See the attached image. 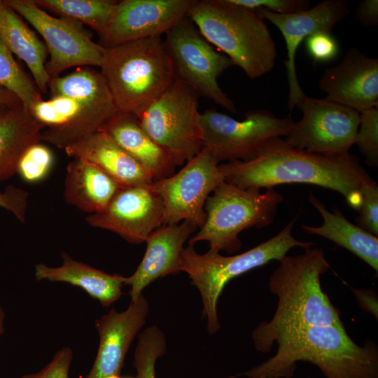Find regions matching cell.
Here are the masks:
<instances>
[{
    "instance_id": "5",
    "label": "cell",
    "mask_w": 378,
    "mask_h": 378,
    "mask_svg": "<svg viewBox=\"0 0 378 378\" xmlns=\"http://www.w3.org/2000/svg\"><path fill=\"white\" fill-rule=\"evenodd\" d=\"M187 16L248 78L261 77L274 67L275 42L264 20L254 10L230 0H195Z\"/></svg>"
},
{
    "instance_id": "28",
    "label": "cell",
    "mask_w": 378,
    "mask_h": 378,
    "mask_svg": "<svg viewBox=\"0 0 378 378\" xmlns=\"http://www.w3.org/2000/svg\"><path fill=\"white\" fill-rule=\"evenodd\" d=\"M45 11L80 24L99 36L103 32L117 1L112 0H34Z\"/></svg>"
},
{
    "instance_id": "37",
    "label": "cell",
    "mask_w": 378,
    "mask_h": 378,
    "mask_svg": "<svg viewBox=\"0 0 378 378\" xmlns=\"http://www.w3.org/2000/svg\"><path fill=\"white\" fill-rule=\"evenodd\" d=\"M28 192L13 185H8L0 191V207L11 212L20 222L26 219Z\"/></svg>"
},
{
    "instance_id": "15",
    "label": "cell",
    "mask_w": 378,
    "mask_h": 378,
    "mask_svg": "<svg viewBox=\"0 0 378 378\" xmlns=\"http://www.w3.org/2000/svg\"><path fill=\"white\" fill-rule=\"evenodd\" d=\"M195 0H122L116 2L99 44L110 48L165 34L186 16Z\"/></svg>"
},
{
    "instance_id": "12",
    "label": "cell",
    "mask_w": 378,
    "mask_h": 378,
    "mask_svg": "<svg viewBox=\"0 0 378 378\" xmlns=\"http://www.w3.org/2000/svg\"><path fill=\"white\" fill-rule=\"evenodd\" d=\"M4 1L43 38L49 55L46 68L50 79L74 66H100L104 48L91 39L82 24L53 16L34 0Z\"/></svg>"
},
{
    "instance_id": "11",
    "label": "cell",
    "mask_w": 378,
    "mask_h": 378,
    "mask_svg": "<svg viewBox=\"0 0 378 378\" xmlns=\"http://www.w3.org/2000/svg\"><path fill=\"white\" fill-rule=\"evenodd\" d=\"M294 120L266 110L251 111L238 120L215 108L200 113L203 148L218 162L254 158L270 139L286 136Z\"/></svg>"
},
{
    "instance_id": "9",
    "label": "cell",
    "mask_w": 378,
    "mask_h": 378,
    "mask_svg": "<svg viewBox=\"0 0 378 378\" xmlns=\"http://www.w3.org/2000/svg\"><path fill=\"white\" fill-rule=\"evenodd\" d=\"M199 94L177 80L138 116L144 132L173 159L183 164L203 148Z\"/></svg>"
},
{
    "instance_id": "19",
    "label": "cell",
    "mask_w": 378,
    "mask_h": 378,
    "mask_svg": "<svg viewBox=\"0 0 378 378\" xmlns=\"http://www.w3.org/2000/svg\"><path fill=\"white\" fill-rule=\"evenodd\" d=\"M318 84L326 99L358 112L378 106V59L351 48L325 71Z\"/></svg>"
},
{
    "instance_id": "10",
    "label": "cell",
    "mask_w": 378,
    "mask_h": 378,
    "mask_svg": "<svg viewBox=\"0 0 378 378\" xmlns=\"http://www.w3.org/2000/svg\"><path fill=\"white\" fill-rule=\"evenodd\" d=\"M164 43L170 58L174 78L194 89L231 113L234 103L222 90L219 76L234 65L225 55L217 52L186 15L166 34Z\"/></svg>"
},
{
    "instance_id": "29",
    "label": "cell",
    "mask_w": 378,
    "mask_h": 378,
    "mask_svg": "<svg viewBox=\"0 0 378 378\" xmlns=\"http://www.w3.org/2000/svg\"><path fill=\"white\" fill-rule=\"evenodd\" d=\"M0 86L16 95L29 113L32 106L42 99L33 78L20 66L1 38Z\"/></svg>"
},
{
    "instance_id": "40",
    "label": "cell",
    "mask_w": 378,
    "mask_h": 378,
    "mask_svg": "<svg viewBox=\"0 0 378 378\" xmlns=\"http://www.w3.org/2000/svg\"><path fill=\"white\" fill-rule=\"evenodd\" d=\"M21 103L13 93L0 86V106L13 105Z\"/></svg>"
},
{
    "instance_id": "1",
    "label": "cell",
    "mask_w": 378,
    "mask_h": 378,
    "mask_svg": "<svg viewBox=\"0 0 378 378\" xmlns=\"http://www.w3.org/2000/svg\"><path fill=\"white\" fill-rule=\"evenodd\" d=\"M225 182L243 189H270L281 184L307 183L341 194L358 211L363 186L373 179L349 152L328 155L295 148L284 138L275 137L247 161L219 164Z\"/></svg>"
},
{
    "instance_id": "16",
    "label": "cell",
    "mask_w": 378,
    "mask_h": 378,
    "mask_svg": "<svg viewBox=\"0 0 378 378\" xmlns=\"http://www.w3.org/2000/svg\"><path fill=\"white\" fill-rule=\"evenodd\" d=\"M86 221L131 244H141L163 225V204L151 184L122 187L102 211L87 216Z\"/></svg>"
},
{
    "instance_id": "38",
    "label": "cell",
    "mask_w": 378,
    "mask_h": 378,
    "mask_svg": "<svg viewBox=\"0 0 378 378\" xmlns=\"http://www.w3.org/2000/svg\"><path fill=\"white\" fill-rule=\"evenodd\" d=\"M355 17L363 26H376L378 23V1H360L356 8Z\"/></svg>"
},
{
    "instance_id": "35",
    "label": "cell",
    "mask_w": 378,
    "mask_h": 378,
    "mask_svg": "<svg viewBox=\"0 0 378 378\" xmlns=\"http://www.w3.org/2000/svg\"><path fill=\"white\" fill-rule=\"evenodd\" d=\"M306 48L316 62H328L338 53L339 46L330 33L318 31L305 39Z\"/></svg>"
},
{
    "instance_id": "33",
    "label": "cell",
    "mask_w": 378,
    "mask_h": 378,
    "mask_svg": "<svg viewBox=\"0 0 378 378\" xmlns=\"http://www.w3.org/2000/svg\"><path fill=\"white\" fill-rule=\"evenodd\" d=\"M362 202L356 218L357 225L371 234L378 235V186L372 180L361 190Z\"/></svg>"
},
{
    "instance_id": "17",
    "label": "cell",
    "mask_w": 378,
    "mask_h": 378,
    "mask_svg": "<svg viewBox=\"0 0 378 378\" xmlns=\"http://www.w3.org/2000/svg\"><path fill=\"white\" fill-rule=\"evenodd\" d=\"M254 11L262 20H268L275 25L285 40L287 57L284 64L289 85L288 107L291 112L304 94L295 68V55L300 43L316 32L330 33L334 26L348 15L349 6L344 0H324L312 8L290 14H277L263 8Z\"/></svg>"
},
{
    "instance_id": "3",
    "label": "cell",
    "mask_w": 378,
    "mask_h": 378,
    "mask_svg": "<svg viewBox=\"0 0 378 378\" xmlns=\"http://www.w3.org/2000/svg\"><path fill=\"white\" fill-rule=\"evenodd\" d=\"M276 354L251 370L232 376L291 378L299 361L316 365L326 378H378V348L371 340L354 342L344 327L313 326L283 335Z\"/></svg>"
},
{
    "instance_id": "23",
    "label": "cell",
    "mask_w": 378,
    "mask_h": 378,
    "mask_svg": "<svg viewBox=\"0 0 378 378\" xmlns=\"http://www.w3.org/2000/svg\"><path fill=\"white\" fill-rule=\"evenodd\" d=\"M61 257L62 263L58 267L36 264L34 267L36 281L64 282L78 286L104 307H109L121 297L126 277L110 274L78 262L65 252L62 253Z\"/></svg>"
},
{
    "instance_id": "39",
    "label": "cell",
    "mask_w": 378,
    "mask_h": 378,
    "mask_svg": "<svg viewBox=\"0 0 378 378\" xmlns=\"http://www.w3.org/2000/svg\"><path fill=\"white\" fill-rule=\"evenodd\" d=\"M352 290L360 307L377 319L378 300L376 293L372 290L365 289L352 288Z\"/></svg>"
},
{
    "instance_id": "6",
    "label": "cell",
    "mask_w": 378,
    "mask_h": 378,
    "mask_svg": "<svg viewBox=\"0 0 378 378\" xmlns=\"http://www.w3.org/2000/svg\"><path fill=\"white\" fill-rule=\"evenodd\" d=\"M99 67L117 111L136 116L175 80L161 36L104 48Z\"/></svg>"
},
{
    "instance_id": "36",
    "label": "cell",
    "mask_w": 378,
    "mask_h": 378,
    "mask_svg": "<svg viewBox=\"0 0 378 378\" xmlns=\"http://www.w3.org/2000/svg\"><path fill=\"white\" fill-rule=\"evenodd\" d=\"M73 351L69 346L58 350L51 360L38 372L20 378H69Z\"/></svg>"
},
{
    "instance_id": "21",
    "label": "cell",
    "mask_w": 378,
    "mask_h": 378,
    "mask_svg": "<svg viewBox=\"0 0 378 378\" xmlns=\"http://www.w3.org/2000/svg\"><path fill=\"white\" fill-rule=\"evenodd\" d=\"M64 150L69 157L94 164L122 187L147 186L153 181L149 172L104 132L83 137Z\"/></svg>"
},
{
    "instance_id": "18",
    "label": "cell",
    "mask_w": 378,
    "mask_h": 378,
    "mask_svg": "<svg viewBox=\"0 0 378 378\" xmlns=\"http://www.w3.org/2000/svg\"><path fill=\"white\" fill-rule=\"evenodd\" d=\"M148 311V302L141 294L126 310L111 309L96 321L99 348L92 367L83 378L120 375L128 349L144 326Z\"/></svg>"
},
{
    "instance_id": "8",
    "label": "cell",
    "mask_w": 378,
    "mask_h": 378,
    "mask_svg": "<svg viewBox=\"0 0 378 378\" xmlns=\"http://www.w3.org/2000/svg\"><path fill=\"white\" fill-rule=\"evenodd\" d=\"M283 200L274 188L260 192L224 181L207 197L205 222L188 244L206 241L211 251L233 253L241 247L239 234L249 227L270 225Z\"/></svg>"
},
{
    "instance_id": "25",
    "label": "cell",
    "mask_w": 378,
    "mask_h": 378,
    "mask_svg": "<svg viewBox=\"0 0 378 378\" xmlns=\"http://www.w3.org/2000/svg\"><path fill=\"white\" fill-rule=\"evenodd\" d=\"M43 129L22 103L0 106V181L17 173L20 157L41 141Z\"/></svg>"
},
{
    "instance_id": "14",
    "label": "cell",
    "mask_w": 378,
    "mask_h": 378,
    "mask_svg": "<svg viewBox=\"0 0 378 378\" xmlns=\"http://www.w3.org/2000/svg\"><path fill=\"white\" fill-rule=\"evenodd\" d=\"M218 163L206 149L202 148L178 172L153 181L151 187L163 204V225L181 221L190 222L197 228L204 225L206 200L225 181Z\"/></svg>"
},
{
    "instance_id": "13",
    "label": "cell",
    "mask_w": 378,
    "mask_h": 378,
    "mask_svg": "<svg viewBox=\"0 0 378 378\" xmlns=\"http://www.w3.org/2000/svg\"><path fill=\"white\" fill-rule=\"evenodd\" d=\"M296 107L302 118L294 122L285 140L293 147L328 155L349 153L355 144L360 122L358 111L326 98L304 94Z\"/></svg>"
},
{
    "instance_id": "22",
    "label": "cell",
    "mask_w": 378,
    "mask_h": 378,
    "mask_svg": "<svg viewBox=\"0 0 378 378\" xmlns=\"http://www.w3.org/2000/svg\"><path fill=\"white\" fill-rule=\"evenodd\" d=\"M99 131L106 133L152 176L153 181L174 174L172 157L142 129L136 115L117 111Z\"/></svg>"
},
{
    "instance_id": "32",
    "label": "cell",
    "mask_w": 378,
    "mask_h": 378,
    "mask_svg": "<svg viewBox=\"0 0 378 378\" xmlns=\"http://www.w3.org/2000/svg\"><path fill=\"white\" fill-rule=\"evenodd\" d=\"M360 122L355 144L372 167L378 165V106L359 111Z\"/></svg>"
},
{
    "instance_id": "7",
    "label": "cell",
    "mask_w": 378,
    "mask_h": 378,
    "mask_svg": "<svg viewBox=\"0 0 378 378\" xmlns=\"http://www.w3.org/2000/svg\"><path fill=\"white\" fill-rule=\"evenodd\" d=\"M295 216L276 235L242 253L224 256L209 250L198 253L193 244L183 248L181 271L186 272L199 290L203 303V316L207 320V330L214 334L220 329L217 303L226 284L232 279L269 263L282 260L294 247L305 249L314 244L295 239L292 229Z\"/></svg>"
},
{
    "instance_id": "41",
    "label": "cell",
    "mask_w": 378,
    "mask_h": 378,
    "mask_svg": "<svg viewBox=\"0 0 378 378\" xmlns=\"http://www.w3.org/2000/svg\"><path fill=\"white\" fill-rule=\"evenodd\" d=\"M4 319H5V312L2 307L0 305V336L4 332Z\"/></svg>"
},
{
    "instance_id": "27",
    "label": "cell",
    "mask_w": 378,
    "mask_h": 378,
    "mask_svg": "<svg viewBox=\"0 0 378 378\" xmlns=\"http://www.w3.org/2000/svg\"><path fill=\"white\" fill-rule=\"evenodd\" d=\"M309 201L322 216L323 224L318 227L302 225L309 233L316 234L335 242L355 254L378 272V237L348 220L335 207L332 212L314 194L309 195Z\"/></svg>"
},
{
    "instance_id": "2",
    "label": "cell",
    "mask_w": 378,
    "mask_h": 378,
    "mask_svg": "<svg viewBox=\"0 0 378 378\" xmlns=\"http://www.w3.org/2000/svg\"><path fill=\"white\" fill-rule=\"evenodd\" d=\"M321 248H309L279 261L268 287L277 296L276 311L269 321L258 324L251 337L257 351L266 354L285 334L313 326L344 327L340 310L321 285V276L330 269Z\"/></svg>"
},
{
    "instance_id": "4",
    "label": "cell",
    "mask_w": 378,
    "mask_h": 378,
    "mask_svg": "<svg viewBox=\"0 0 378 378\" xmlns=\"http://www.w3.org/2000/svg\"><path fill=\"white\" fill-rule=\"evenodd\" d=\"M50 98L36 102L30 114L44 129L41 141L64 149L97 131L117 112L102 76L91 66H80L50 79Z\"/></svg>"
},
{
    "instance_id": "30",
    "label": "cell",
    "mask_w": 378,
    "mask_h": 378,
    "mask_svg": "<svg viewBox=\"0 0 378 378\" xmlns=\"http://www.w3.org/2000/svg\"><path fill=\"white\" fill-rule=\"evenodd\" d=\"M166 351L165 335L158 326H152L139 333L133 361L136 378H155V362Z\"/></svg>"
},
{
    "instance_id": "24",
    "label": "cell",
    "mask_w": 378,
    "mask_h": 378,
    "mask_svg": "<svg viewBox=\"0 0 378 378\" xmlns=\"http://www.w3.org/2000/svg\"><path fill=\"white\" fill-rule=\"evenodd\" d=\"M121 188L94 164L74 158L66 167L63 195L67 204L92 214L102 211Z\"/></svg>"
},
{
    "instance_id": "34",
    "label": "cell",
    "mask_w": 378,
    "mask_h": 378,
    "mask_svg": "<svg viewBox=\"0 0 378 378\" xmlns=\"http://www.w3.org/2000/svg\"><path fill=\"white\" fill-rule=\"evenodd\" d=\"M231 2L255 10L263 8L277 14H290L309 8L307 0H230Z\"/></svg>"
},
{
    "instance_id": "20",
    "label": "cell",
    "mask_w": 378,
    "mask_h": 378,
    "mask_svg": "<svg viewBox=\"0 0 378 378\" xmlns=\"http://www.w3.org/2000/svg\"><path fill=\"white\" fill-rule=\"evenodd\" d=\"M198 229L188 221L162 225L146 239V250L135 272L126 277L125 285L131 287V302L155 280L181 271L183 245L190 235Z\"/></svg>"
},
{
    "instance_id": "26",
    "label": "cell",
    "mask_w": 378,
    "mask_h": 378,
    "mask_svg": "<svg viewBox=\"0 0 378 378\" xmlns=\"http://www.w3.org/2000/svg\"><path fill=\"white\" fill-rule=\"evenodd\" d=\"M0 38L27 66L41 94L46 93L50 80L46 68V46L4 0H0Z\"/></svg>"
},
{
    "instance_id": "31",
    "label": "cell",
    "mask_w": 378,
    "mask_h": 378,
    "mask_svg": "<svg viewBox=\"0 0 378 378\" xmlns=\"http://www.w3.org/2000/svg\"><path fill=\"white\" fill-rule=\"evenodd\" d=\"M52 164L51 150L39 142L31 145L23 153L18 164L17 173L27 182H38L48 175Z\"/></svg>"
}]
</instances>
